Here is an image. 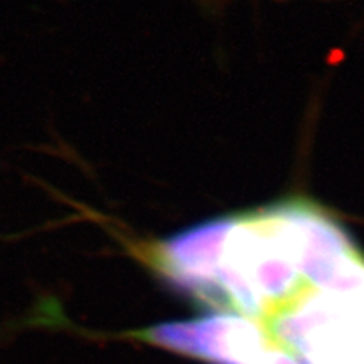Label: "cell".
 <instances>
[{
    "label": "cell",
    "mask_w": 364,
    "mask_h": 364,
    "mask_svg": "<svg viewBox=\"0 0 364 364\" xmlns=\"http://www.w3.org/2000/svg\"><path fill=\"white\" fill-rule=\"evenodd\" d=\"M264 325L299 364H364V287L311 289Z\"/></svg>",
    "instance_id": "cell-1"
},
{
    "label": "cell",
    "mask_w": 364,
    "mask_h": 364,
    "mask_svg": "<svg viewBox=\"0 0 364 364\" xmlns=\"http://www.w3.org/2000/svg\"><path fill=\"white\" fill-rule=\"evenodd\" d=\"M132 337L213 364H252L278 345L263 322L231 313L158 323L134 331Z\"/></svg>",
    "instance_id": "cell-2"
},
{
    "label": "cell",
    "mask_w": 364,
    "mask_h": 364,
    "mask_svg": "<svg viewBox=\"0 0 364 364\" xmlns=\"http://www.w3.org/2000/svg\"><path fill=\"white\" fill-rule=\"evenodd\" d=\"M252 364H299L290 352L277 345L259 355Z\"/></svg>",
    "instance_id": "cell-3"
}]
</instances>
